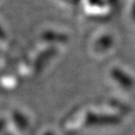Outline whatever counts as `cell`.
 <instances>
[{
    "label": "cell",
    "mask_w": 135,
    "mask_h": 135,
    "mask_svg": "<svg viewBox=\"0 0 135 135\" xmlns=\"http://www.w3.org/2000/svg\"><path fill=\"white\" fill-rule=\"evenodd\" d=\"M114 77L115 80L120 82L121 84H123L126 86H129L131 83H132V81H131V79L129 78V76L127 77L126 74H124L122 71H119V70H114Z\"/></svg>",
    "instance_id": "1"
},
{
    "label": "cell",
    "mask_w": 135,
    "mask_h": 135,
    "mask_svg": "<svg viewBox=\"0 0 135 135\" xmlns=\"http://www.w3.org/2000/svg\"><path fill=\"white\" fill-rule=\"evenodd\" d=\"M133 16L135 18V5H134V8H133Z\"/></svg>",
    "instance_id": "2"
}]
</instances>
